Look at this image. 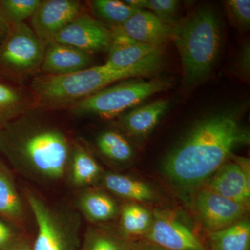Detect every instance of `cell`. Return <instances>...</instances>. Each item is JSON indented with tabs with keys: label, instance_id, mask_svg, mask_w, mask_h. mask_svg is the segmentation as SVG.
I'll return each instance as SVG.
<instances>
[{
	"label": "cell",
	"instance_id": "3",
	"mask_svg": "<svg viewBox=\"0 0 250 250\" xmlns=\"http://www.w3.org/2000/svg\"><path fill=\"white\" fill-rule=\"evenodd\" d=\"M161 64L162 57L125 70H116L103 64L68 75L42 74L33 77L29 89L37 109L69 108L108 85L154 73Z\"/></svg>",
	"mask_w": 250,
	"mask_h": 250
},
{
	"label": "cell",
	"instance_id": "23",
	"mask_svg": "<svg viewBox=\"0 0 250 250\" xmlns=\"http://www.w3.org/2000/svg\"><path fill=\"white\" fill-rule=\"evenodd\" d=\"M119 215L121 233L129 238L144 236L152 226L154 219V213L151 210L131 202L122 206Z\"/></svg>",
	"mask_w": 250,
	"mask_h": 250
},
{
	"label": "cell",
	"instance_id": "29",
	"mask_svg": "<svg viewBox=\"0 0 250 250\" xmlns=\"http://www.w3.org/2000/svg\"><path fill=\"white\" fill-rule=\"evenodd\" d=\"M229 12L237 24L244 29L250 26V0H229L227 2Z\"/></svg>",
	"mask_w": 250,
	"mask_h": 250
},
{
	"label": "cell",
	"instance_id": "27",
	"mask_svg": "<svg viewBox=\"0 0 250 250\" xmlns=\"http://www.w3.org/2000/svg\"><path fill=\"white\" fill-rule=\"evenodd\" d=\"M40 0H0V6L10 27L25 23L35 12Z\"/></svg>",
	"mask_w": 250,
	"mask_h": 250
},
{
	"label": "cell",
	"instance_id": "16",
	"mask_svg": "<svg viewBox=\"0 0 250 250\" xmlns=\"http://www.w3.org/2000/svg\"><path fill=\"white\" fill-rule=\"evenodd\" d=\"M169 104L167 100H160L136 106L118 116V125L131 136H147L159 124L168 109Z\"/></svg>",
	"mask_w": 250,
	"mask_h": 250
},
{
	"label": "cell",
	"instance_id": "8",
	"mask_svg": "<svg viewBox=\"0 0 250 250\" xmlns=\"http://www.w3.org/2000/svg\"><path fill=\"white\" fill-rule=\"evenodd\" d=\"M205 188L250 207V159L233 154L205 182Z\"/></svg>",
	"mask_w": 250,
	"mask_h": 250
},
{
	"label": "cell",
	"instance_id": "13",
	"mask_svg": "<svg viewBox=\"0 0 250 250\" xmlns=\"http://www.w3.org/2000/svg\"><path fill=\"white\" fill-rule=\"evenodd\" d=\"M113 34L105 65L116 70L139 66L162 57V47L142 43L124 34L119 27L110 28Z\"/></svg>",
	"mask_w": 250,
	"mask_h": 250
},
{
	"label": "cell",
	"instance_id": "18",
	"mask_svg": "<svg viewBox=\"0 0 250 250\" xmlns=\"http://www.w3.org/2000/svg\"><path fill=\"white\" fill-rule=\"evenodd\" d=\"M70 182L78 188L88 187L103 175L101 166L90 151L80 142L72 143L67 170Z\"/></svg>",
	"mask_w": 250,
	"mask_h": 250
},
{
	"label": "cell",
	"instance_id": "6",
	"mask_svg": "<svg viewBox=\"0 0 250 250\" xmlns=\"http://www.w3.org/2000/svg\"><path fill=\"white\" fill-rule=\"evenodd\" d=\"M27 200L37 225L32 250H81L80 213L50 205L32 192Z\"/></svg>",
	"mask_w": 250,
	"mask_h": 250
},
{
	"label": "cell",
	"instance_id": "25",
	"mask_svg": "<svg viewBox=\"0 0 250 250\" xmlns=\"http://www.w3.org/2000/svg\"><path fill=\"white\" fill-rule=\"evenodd\" d=\"M132 241L123 233L108 229L89 227L82 250H131Z\"/></svg>",
	"mask_w": 250,
	"mask_h": 250
},
{
	"label": "cell",
	"instance_id": "9",
	"mask_svg": "<svg viewBox=\"0 0 250 250\" xmlns=\"http://www.w3.org/2000/svg\"><path fill=\"white\" fill-rule=\"evenodd\" d=\"M195 209L204 228L208 231L228 228L247 217L250 207L225 198L204 187L197 192Z\"/></svg>",
	"mask_w": 250,
	"mask_h": 250
},
{
	"label": "cell",
	"instance_id": "2",
	"mask_svg": "<svg viewBox=\"0 0 250 250\" xmlns=\"http://www.w3.org/2000/svg\"><path fill=\"white\" fill-rule=\"evenodd\" d=\"M72 142L34 108L0 128V152L24 177L54 182L65 176Z\"/></svg>",
	"mask_w": 250,
	"mask_h": 250
},
{
	"label": "cell",
	"instance_id": "28",
	"mask_svg": "<svg viewBox=\"0 0 250 250\" xmlns=\"http://www.w3.org/2000/svg\"><path fill=\"white\" fill-rule=\"evenodd\" d=\"M179 4L176 0H147L146 10L156 15L166 24L172 26L175 23Z\"/></svg>",
	"mask_w": 250,
	"mask_h": 250
},
{
	"label": "cell",
	"instance_id": "30",
	"mask_svg": "<svg viewBox=\"0 0 250 250\" xmlns=\"http://www.w3.org/2000/svg\"><path fill=\"white\" fill-rule=\"evenodd\" d=\"M20 239L16 229L0 218V250H7Z\"/></svg>",
	"mask_w": 250,
	"mask_h": 250
},
{
	"label": "cell",
	"instance_id": "7",
	"mask_svg": "<svg viewBox=\"0 0 250 250\" xmlns=\"http://www.w3.org/2000/svg\"><path fill=\"white\" fill-rule=\"evenodd\" d=\"M47 42L27 23L13 26L0 45V77L20 83L41 71Z\"/></svg>",
	"mask_w": 250,
	"mask_h": 250
},
{
	"label": "cell",
	"instance_id": "17",
	"mask_svg": "<svg viewBox=\"0 0 250 250\" xmlns=\"http://www.w3.org/2000/svg\"><path fill=\"white\" fill-rule=\"evenodd\" d=\"M35 108L29 88L0 77V128Z\"/></svg>",
	"mask_w": 250,
	"mask_h": 250
},
{
	"label": "cell",
	"instance_id": "33",
	"mask_svg": "<svg viewBox=\"0 0 250 250\" xmlns=\"http://www.w3.org/2000/svg\"><path fill=\"white\" fill-rule=\"evenodd\" d=\"M10 28L11 27L6 21L4 14H3L2 10H1V6H0V45L9 34Z\"/></svg>",
	"mask_w": 250,
	"mask_h": 250
},
{
	"label": "cell",
	"instance_id": "34",
	"mask_svg": "<svg viewBox=\"0 0 250 250\" xmlns=\"http://www.w3.org/2000/svg\"><path fill=\"white\" fill-rule=\"evenodd\" d=\"M7 250H32L29 243L24 239H20Z\"/></svg>",
	"mask_w": 250,
	"mask_h": 250
},
{
	"label": "cell",
	"instance_id": "11",
	"mask_svg": "<svg viewBox=\"0 0 250 250\" xmlns=\"http://www.w3.org/2000/svg\"><path fill=\"white\" fill-rule=\"evenodd\" d=\"M83 11V4L78 0H40L29 26L47 42Z\"/></svg>",
	"mask_w": 250,
	"mask_h": 250
},
{
	"label": "cell",
	"instance_id": "22",
	"mask_svg": "<svg viewBox=\"0 0 250 250\" xmlns=\"http://www.w3.org/2000/svg\"><path fill=\"white\" fill-rule=\"evenodd\" d=\"M210 250H250V222L246 217L228 228L208 232Z\"/></svg>",
	"mask_w": 250,
	"mask_h": 250
},
{
	"label": "cell",
	"instance_id": "21",
	"mask_svg": "<svg viewBox=\"0 0 250 250\" xmlns=\"http://www.w3.org/2000/svg\"><path fill=\"white\" fill-rule=\"evenodd\" d=\"M24 209L12 174L0 160V215L19 224L24 220Z\"/></svg>",
	"mask_w": 250,
	"mask_h": 250
},
{
	"label": "cell",
	"instance_id": "14",
	"mask_svg": "<svg viewBox=\"0 0 250 250\" xmlns=\"http://www.w3.org/2000/svg\"><path fill=\"white\" fill-rule=\"evenodd\" d=\"M93 62V54L56 41H49L41 71L46 75H68L91 67Z\"/></svg>",
	"mask_w": 250,
	"mask_h": 250
},
{
	"label": "cell",
	"instance_id": "32",
	"mask_svg": "<svg viewBox=\"0 0 250 250\" xmlns=\"http://www.w3.org/2000/svg\"><path fill=\"white\" fill-rule=\"evenodd\" d=\"M131 250H167L160 246L148 241L147 240L142 239L139 241H132Z\"/></svg>",
	"mask_w": 250,
	"mask_h": 250
},
{
	"label": "cell",
	"instance_id": "19",
	"mask_svg": "<svg viewBox=\"0 0 250 250\" xmlns=\"http://www.w3.org/2000/svg\"><path fill=\"white\" fill-rule=\"evenodd\" d=\"M77 205L80 213L94 224L116 218L121 209L113 197L98 190H85L79 197Z\"/></svg>",
	"mask_w": 250,
	"mask_h": 250
},
{
	"label": "cell",
	"instance_id": "24",
	"mask_svg": "<svg viewBox=\"0 0 250 250\" xmlns=\"http://www.w3.org/2000/svg\"><path fill=\"white\" fill-rule=\"evenodd\" d=\"M99 152L116 164H125L134 156V149L123 135L114 130L102 131L95 141Z\"/></svg>",
	"mask_w": 250,
	"mask_h": 250
},
{
	"label": "cell",
	"instance_id": "10",
	"mask_svg": "<svg viewBox=\"0 0 250 250\" xmlns=\"http://www.w3.org/2000/svg\"><path fill=\"white\" fill-rule=\"evenodd\" d=\"M112 40L111 29L83 11L61 31L53 41L93 54L108 51Z\"/></svg>",
	"mask_w": 250,
	"mask_h": 250
},
{
	"label": "cell",
	"instance_id": "1",
	"mask_svg": "<svg viewBox=\"0 0 250 250\" xmlns=\"http://www.w3.org/2000/svg\"><path fill=\"white\" fill-rule=\"evenodd\" d=\"M240 114L236 108H228L195 122L166 154L161 165L164 175L184 190L205 183L237 148L249 144L250 131Z\"/></svg>",
	"mask_w": 250,
	"mask_h": 250
},
{
	"label": "cell",
	"instance_id": "31",
	"mask_svg": "<svg viewBox=\"0 0 250 250\" xmlns=\"http://www.w3.org/2000/svg\"><path fill=\"white\" fill-rule=\"evenodd\" d=\"M238 67L243 76L248 78L250 72V45L246 44L243 46L238 59Z\"/></svg>",
	"mask_w": 250,
	"mask_h": 250
},
{
	"label": "cell",
	"instance_id": "15",
	"mask_svg": "<svg viewBox=\"0 0 250 250\" xmlns=\"http://www.w3.org/2000/svg\"><path fill=\"white\" fill-rule=\"evenodd\" d=\"M118 27L134 40L157 47H162L170 39L172 30V26L147 10H140Z\"/></svg>",
	"mask_w": 250,
	"mask_h": 250
},
{
	"label": "cell",
	"instance_id": "5",
	"mask_svg": "<svg viewBox=\"0 0 250 250\" xmlns=\"http://www.w3.org/2000/svg\"><path fill=\"white\" fill-rule=\"evenodd\" d=\"M170 85V80L164 79H128L108 85L68 109L77 117L116 118Z\"/></svg>",
	"mask_w": 250,
	"mask_h": 250
},
{
	"label": "cell",
	"instance_id": "4",
	"mask_svg": "<svg viewBox=\"0 0 250 250\" xmlns=\"http://www.w3.org/2000/svg\"><path fill=\"white\" fill-rule=\"evenodd\" d=\"M170 39L180 56L185 83L191 85L205 80L213 70L221 47V28L214 10L200 8L174 23Z\"/></svg>",
	"mask_w": 250,
	"mask_h": 250
},
{
	"label": "cell",
	"instance_id": "26",
	"mask_svg": "<svg viewBox=\"0 0 250 250\" xmlns=\"http://www.w3.org/2000/svg\"><path fill=\"white\" fill-rule=\"evenodd\" d=\"M89 2L94 18L100 19L103 24H110V28L121 27L139 11L119 0H93Z\"/></svg>",
	"mask_w": 250,
	"mask_h": 250
},
{
	"label": "cell",
	"instance_id": "20",
	"mask_svg": "<svg viewBox=\"0 0 250 250\" xmlns=\"http://www.w3.org/2000/svg\"><path fill=\"white\" fill-rule=\"evenodd\" d=\"M100 180L108 191L131 202H150L156 200L157 197L150 186L129 176L106 173L103 174Z\"/></svg>",
	"mask_w": 250,
	"mask_h": 250
},
{
	"label": "cell",
	"instance_id": "12",
	"mask_svg": "<svg viewBox=\"0 0 250 250\" xmlns=\"http://www.w3.org/2000/svg\"><path fill=\"white\" fill-rule=\"evenodd\" d=\"M143 239L167 250H207L187 226L173 217L159 212L154 213L152 226Z\"/></svg>",
	"mask_w": 250,
	"mask_h": 250
}]
</instances>
